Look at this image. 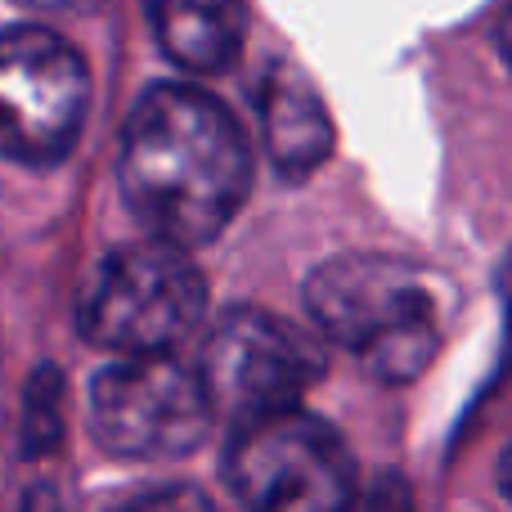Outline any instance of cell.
<instances>
[{
  "instance_id": "cell-1",
  "label": "cell",
  "mask_w": 512,
  "mask_h": 512,
  "mask_svg": "<svg viewBox=\"0 0 512 512\" xmlns=\"http://www.w3.org/2000/svg\"><path fill=\"white\" fill-rule=\"evenodd\" d=\"M126 207L176 248L212 243L252 185L243 126L216 95L180 81L144 90L122 131Z\"/></svg>"
},
{
  "instance_id": "cell-2",
  "label": "cell",
  "mask_w": 512,
  "mask_h": 512,
  "mask_svg": "<svg viewBox=\"0 0 512 512\" xmlns=\"http://www.w3.org/2000/svg\"><path fill=\"white\" fill-rule=\"evenodd\" d=\"M306 306L319 333L355 351L364 369L387 382L418 378L441 346L436 283L400 256H333L310 274Z\"/></svg>"
},
{
  "instance_id": "cell-3",
  "label": "cell",
  "mask_w": 512,
  "mask_h": 512,
  "mask_svg": "<svg viewBox=\"0 0 512 512\" xmlns=\"http://www.w3.org/2000/svg\"><path fill=\"white\" fill-rule=\"evenodd\" d=\"M207 288L185 248L167 239L126 243L99 261L81 292L77 324L113 355H162L203 319Z\"/></svg>"
},
{
  "instance_id": "cell-4",
  "label": "cell",
  "mask_w": 512,
  "mask_h": 512,
  "mask_svg": "<svg viewBox=\"0 0 512 512\" xmlns=\"http://www.w3.org/2000/svg\"><path fill=\"white\" fill-rule=\"evenodd\" d=\"M225 481L248 512H346L360 495L346 441L301 405L234 427Z\"/></svg>"
},
{
  "instance_id": "cell-5",
  "label": "cell",
  "mask_w": 512,
  "mask_h": 512,
  "mask_svg": "<svg viewBox=\"0 0 512 512\" xmlns=\"http://www.w3.org/2000/svg\"><path fill=\"white\" fill-rule=\"evenodd\" d=\"M212 400L198 373L162 355H122L95 373L90 432L117 459L171 463L194 454L212 432Z\"/></svg>"
},
{
  "instance_id": "cell-6",
  "label": "cell",
  "mask_w": 512,
  "mask_h": 512,
  "mask_svg": "<svg viewBox=\"0 0 512 512\" xmlns=\"http://www.w3.org/2000/svg\"><path fill=\"white\" fill-rule=\"evenodd\" d=\"M324 373V351L297 324L270 310L239 306L216 319L203 346V378L212 414L230 427L301 405Z\"/></svg>"
},
{
  "instance_id": "cell-7",
  "label": "cell",
  "mask_w": 512,
  "mask_h": 512,
  "mask_svg": "<svg viewBox=\"0 0 512 512\" xmlns=\"http://www.w3.org/2000/svg\"><path fill=\"white\" fill-rule=\"evenodd\" d=\"M90 108V72L63 36L45 27L0 32V153L23 167L68 158Z\"/></svg>"
},
{
  "instance_id": "cell-8",
  "label": "cell",
  "mask_w": 512,
  "mask_h": 512,
  "mask_svg": "<svg viewBox=\"0 0 512 512\" xmlns=\"http://www.w3.org/2000/svg\"><path fill=\"white\" fill-rule=\"evenodd\" d=\"M158 45L176 68L194 77L225 72L243 50L248 5L243 0H144Z\"/></svg>"
},
{
  "instance_id": "cell-9",
  "label": "cell",
  "mask_w": 512,
  "mask_h": 512,
  "mask_svg": "<svg viewBox=\"0 0 512 512\" xmlns=\"http://www.w3.org/2000/svg\"><path fill=\"white\" fill-rule=\"evenodd\" d=\"M261 131L274 167L301 180L333 153V122L319 104L315 86L292 68H270L261 86Z\"/></svg>"
},
{
  "instance_id": "cell-10",
  "label": "cell",
  "mask_w": 512,
  "mask_h": 512,
  "mask_svg": "<svg viewBox=\"0 0 512 512\" xmlns=\"http://www.w3.org/2000/svg\"><path fill=\"white\" fill-rule=\"evenodd\" d=\"M63 436V378L54 364L32 373L23 400V450L27 454H50Z\"/></svg>"
},
{
  "instance_id": "cell-11",
  "label": "cell",
  "mask_w": 512,
  "mask_h": 512,
  "mask_svg": "<svg viewBox=\"0 0 512 512\" xmlns=\"http://www.w3.org/2000/svg\"><path fill=\"white\" fill-rule=\"evenodd\" d=\"M113 512H216V508L194 486H158V490H140V495L122 499Z\"/></svg>"
},
{
  "instance_id": "cell-12",
  "label": "cell",
  "mask_w": 512,
  "mask_h": 512,
  "mask_svg": "<svg viewBox=\"0 0 512 512\" xmlns=\"http://www.w3.org/2000/svg\"><path fill=\"white\" fill-rule=\"evenodd\" d=\"M346 512H414V495H409V486L396 472H387V477H378L364 495H355V504Z\"/></svg>"
},
{
  "instance_id": "cell-13",
  "label": "cell",
  "mask_w": 512,
  "mask_h": 512,
  "mask_svg": "<svg viewBox=\"0 0 512 512\" xmlns=\"http://www.w3.org/2000/svg\"><path fill=\"white\" fill-rule=\"evenodd\" d=\"M23 512H63V499L54 495V490H32V495L23 499Z\"/></svg>"
},
{
  "instance_id": "cell-14",
  "label": "cell",
  "mask_w": 512,
  "mask_h": 512,
  "mask_svg": "<svg viewBox=\"0 0 512 512\" xmlns=\"http://www.w3.org/2000/svg\"><path fill=\"white\" fill-rule=\"evenodd\" d=\"M499 50H504V59L512 68V0H504V14H499Z\"/></svg>"
},
{
  "instance_id": "cell-15",
  "label": "cell",
  "mask_w": 512,
  "mask_h": 512,
  "mask_svg": "<svg viewBox=\"0 0 512 512\" xmlns=\"http://www.w3.org/2000/svg\"><path fill=\"white\" fill-rule=\"evenodd\" d=\"M499 486H504V495L512 499V441H508L504 459H499Z\"/></svg>"
},
{
  "instance_id": "cell-16",
  "label": "cell",
  "mask_w": 512,
  "mask_h": 512,
  "mask_svg": "<svg viewBox=\"0 0 512 512\" xmlns=\"http://www.w3.org/2000/svg\"><path fill=\"white\" fill-rule=\"evenodd\" d=\"M27 5H41V9H63V5H81V0H27Z\"/></svg>"
},
{
  "instance_id": "cell-17",
  "label": "cell",
  "mask_w": 512,
  "mask_h": 512,
  "mask_svg": "<svg viewBox=\"0 0 512 512\" xmlns=\"http://www.w3.org/2000/svg\"><path fill=\"white\" fill-rule=\"evenodd\" d=\"M508 297H512V265H508Z\"/></svg>"
}]
</instances>
